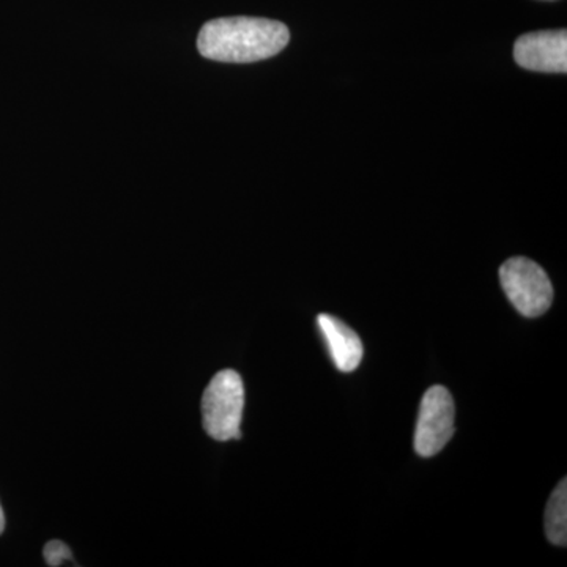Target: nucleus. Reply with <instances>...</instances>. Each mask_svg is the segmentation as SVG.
I'll return each instance as SVG.
<instances>
[{"label": "nucleus", "mask_w": 567, "mask_h": 567, "mask_svg": "<svg viewBox=\"0 0 567 567\" xmlns=\"http://www.w3.org/2000/svg\"><path fill=\"white\" fill-rule=\"evenodd\" d=\"M290 33L282 22L265 18L234 17L208 21L200 29L197 48L216 62L251 63L279 54Z\"/></svg>", "instance_id": "obj_1"}, {"label": "nucleus", "mask_w": 567, "mask_h": 567, "mask_svg": "<svg viewBox=\"0 0 567 567\" xmlns=\"http://www.w3.org/2000/svg\"><path fill=\"white\" fill-rule=\"evenodd\" d=\"M546 535L555 546L567 544V481L563 480L555 488L546 509Z\"/></svg>", "instance_id": "obj_7"}, {"label": "nucleus", "mask_w": 567, "mask_h": 567, "mask_svg": "<svg viewBox=\"0 0 567 567\" xmlns=\"http://www.w3.org/2000/svg\"><path fill=\"white\" fill-rule=\"evenodd\" d=\"M317 323L327 341L336 368L341 372H353L363 360V342L360 336L338 317L320 315L317 317Z\"/></svg>", "instance_id": "obj_6"}, {"label": "nucleus", "mask_w": 567, "mask_h": 567, "mask_svg": "<svg viewBox=\"0 0 567 567\" xmlns=\"http://www.w3.org/2000/svg\"><path fill=\"white\" fill-rule=\"evenodd\" d=\"M3 529H6V516H3V509L0 506V535H2Z\"/></svg>", "instance_id": "obj_9"}, {"label": "nucleus", "mask_w": 567, "mask_h": 567, "mask_svg": "<svg viewBox=\"0 0 567 567\" xmlns=\"http://www.w3.org/2000/svg\"><path fill=\"white\" fill-rule=\"evenodd\" d=\"M456 405L445 386L435 385L425 391L421 401L415 432V451L421 457L439 454L453 439Z\"/></svg>", "instance_id": "obj_4"}, {"label": "nucleus", "mask_w": 567, "mask_h": 567, "mask_svg": "<svg viewBox=\"0 0 567 567\" xmlns=\"http://www.w3.org/2000/svg\"><path fill=\"white\" fill-rule=\"evenodd\" d=\"M44 559H47L48 566H62L65 561H71L73 555H71L70 547L61 540H51L44 546Z\"/></svg>", "instance_id": "obj_8"}, {"label": "nucleus", "mask_w": 567, "mask_h": 567, "mask_svg": "<svg viewBox=\"0 0 567 567\" xmlns=\"http://www.w3.org/2000/svg\"><path fill=\"white\" fill-rule=\"evenodd\" d=\"M514 59L522 69L543 73H566L567 32L561 29L527 33L516 41Z\"/></svg>", "instance_id": "obj_5"}, {"label": "nucleus", "mask_w": 567, "mask_h": 567, "mask_svg": "<svg viewBox=\"0 0 567 567\" xmlns=\"http://www.w3.org/2000/svg\"><path fill=\"white\" fill-rule=\"evenodd\" d=\"M245 409V386L238 372L224 369L213 377L204 391V429L218 442L241 439V417Z\"/></svg>", "instance_id": "obj_2"}, {"label": "nucleus", "mask_w": 567, "mask_h": 567, "mask_svg": "<svg viewBox=\"0 0 567 567\" xmlns=\"http://www.w3.org/2000/svg\"><path fill=\"white\" fill-rule=\"evenodd\" d=\"M499 281L507 300L522 316L546 315L554 301V287L544 268L527 257H513L499 268Z\"/></svg>", "instance_id": "obj_3"}]
</instances>
